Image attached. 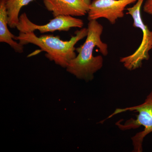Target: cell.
Returning <instances> with one entry per match:
<instances>
[{"mask_svg":"<svg viewBox=\"0 0 152 152\" xmlns=\"http://www.w3.org/2000/svg\"><path fill=\"white\" fill-rule=\"evenodd\" d=\"M138 113L136 119L132 118L123 123L121 120L116 125L121 131L136 129L143 126V131L136 134L132 137L133 146V152H142V143L146 136L152 132V91L147 96L145 102L138 105L128 107L124 108H117L107 119L117 114L127 111Z\"/></svg>","mask_w":152,"mask_h":152,"instance_id":"cell-3","label":"cell"},{"mask_svg":"<svg viewBox=\"0 0 152 152\" xmlns=\"http://www.w3.org/2000/svg\"><path fill=\"white\" fill-rule=\"evenodd\" d=\"M7 1L0 0V42L8 44L15 52L21 53L23 52V46L15 41V36L10 31L8 28Z\"/></svg>","mask_w":152,"mask_h":152,"instance_id":"cell-8","label":"cell"},{"mask_svg":"<svg viewBox=\"0 0 152 152\" xmlns=\"http://www.w3.org/2000/svg\"><path fill=\"white\" fill-rule=\"evenodd\" d=\"M138 0H94L88 13L89 21L100 18L107 19L114 25L118 19L125 15L124 11L128 6L136 3Z\"/></svg>","mask_w":152,"mask_h":152,"instance_id":"cell-6","label":"cell"},{"mask_svg":"<svg viewBox=\"0 0 152 152\" xmlns=\"http://www.w3.org/2000/svg\"><path fill=\"white\" fill-rule=\"evenodd\" d=\"M88 28H82L75 33L69 41H63L59 36L43 35L38 37L34 32H19L15 40L18 41L22 45L32 44L35 45L43 51L46 52L45 56L58 65L66 68L72 60L77 56L75 45L79 41L88 35Z\"/></svg>","mask_w":152,"mask_h":152,"instance_id":"cell-2","label":"cell"},{"mask_svg":"<svg viewBox=\"0 0 152 152\" xmlns=\"http://www.w3.org/2000/svg\"><path fill=\"white\" fill-rule=\"evenodd\" d=\"M34 0H7L6 7L8 15V24L12 28H16L19 21L21 9Z\"/></svg>","mask_w":152,"mask_h":152,"instance_id":"cell-9","label":"cell"},{"mask_svg":"<svg viewBox=\"0 0 152 152\" xmlns=\"http://www.w3.org/2000/svg\"><path fill=\"white\" fill-rule=\"evenodd\" d=\"M92 0H43L46 9L54 17H81L88 14Z\"/></svg>","mask_w":152,"mask_h":152,"instance_id":"cell-7","label":"cell"},{"mask_svg":"<svg viewBox=\"0 0 152 152\" xmlns=\"http://www.w3.org/2000/svg\"><path fill=\"white\" fill-rule=\"evenodd\" d=\"M88 28V35L84 43L76 49L78 54L66 68L68 72L86 82L92 80L94 74L103 66L102 56H94L93 55L95 47L99 49L104 56H107L109 52L107 44L101 39L104 30L102 25L97 20H92L89 21Z\"/></svg>","mask_w":152,"mask_h":152,"instance_id":"cell-1","label":"cell"},{"mask_svg":"<svg viewBox=\"0 0 152 152\" xmlns=\"http://www.w3.org/2000/svg\"><path fill=\"white\" fill-rule=\"evenodd\" d=\"M92 1H94V0H92Z\"/></svg>","mask_w":152,"mask_h":152,"instance_id":"cell-11","label":"cell"},{"mask_svg":"<svg viewBox=\"0 0 152 152\" xmlns=\"http://www.w3.org/2000/svg\"><path fill=\"white\" fill-rule=\"evenodd\" d=\"M145 0H138L133 7L126 9L127 15L133 19V26L140 29L142 33L140 45L135 51L129 56L120 58V62L126 69L134 70L142 66V62L150 58L149 52L152 49V31L145 24L142 19L141 8Z\"/></svg>","mask_w":152,"mask_h":152,"instance_id":"cell-4","label":"cell"},{"mask_svg":"<svg viewBox=\"0 0 152 152\" xmlns=\"http://www.w3.org/2000/svg\"><path fill=\"white\" fill-rule=\"evenodd\" d=\"M143 10L145 13L152 16V0H146L145 2Z\"/></svg>","mask_w":152,"mask_h":152,"instance_id":"cell-10","label":"cell"},{"mask_svg":"<svg viewBox=\"0 0 152 152\" xmlns=\"http://www.w3.org/2000/svg\"><path fill=\"white\" fill-rule=\"evenodd\" d=\"M83 21L81 19L71 16L59 15L54 17L48 23L38 25L32 23L28 19L26 13L19 17V21L17 28L19 32H34L38 30L41 34L54 32L56 31H68L73 28H82L83 27Z\"/></svg>","mask_w":152,"mask_h":152,"instance_id":"cell-5","label":"cell"}]
</instances>
